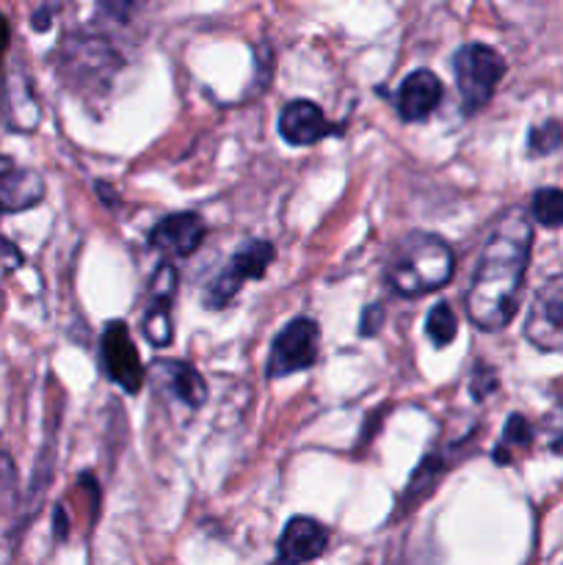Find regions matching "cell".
Instances as JSON below:
<instances>
[{
    "label": "cell",
    "instance_id": "1",
    "mask_svg": "<svg viewBox=\"0 0 563 565\" xmlns=\"http://www.w3.org/2000/svg\"><path fill=\"white\" fill-rule=\"evenodd\" d=\"M533 246V224L528 210L513 204L491 226L478 268L464 296L467 318L480 331H500L513 320L522 296L524 274Z\"/></svg>",
    "mask_w": 563,
    "mask_h": 565
},
{
    "label": "cell",
    "instance_id": "2",
    "mask_svg": "<svg viewBox=\"0 0 563 565\" xmlns=\"http://www.w3.org/2000/svg\"><path fill=\"white\" fill-rule=\"evenodd\" d=\"M456 259L450 246L431 232H408L395 243L386 263V281L403 298L428 296L453 279Z\"/></svg>",
    "mask_w": 563,
    "mask_h": 565
},
{
    "label": "cell",
    "instance_id": "3",
    "mask_svg": "<svg viewBox=\"0 0 563 565\" xmlns=\"http://www.w3.org/2000/svg\"><path fill=\"white\" fill-rule=\"evenodd\" d=\"M502 75H506V58L495 47L480 42L464 44L453 55V77H456L464 114L472 116L484 110L495 97V88Z\"/></svg>",
    "mask_w": 563,
    "mask_h": 565
},
{
    "label": "cell",
    "instance_id": "4",
    "mask_svg": "<svg viewBox=\"0 0 563 565\" xmlns=\"http://www.w3.org/2000/svg\"><path fill=\"white\" fill-rule=\"evenodd\" d=\"M276 248L268 241H248L230 257L226 268L204 287V307L224 309L248 279H263L268 265L274 263Z\"/></svg>",
    "mask_w": 563,
    "mask_h": 565
},
{
    "label": "cell",
    "instance_id": "5",
    "mask_svg": "<svg viewBox=\"0 0 563 565\" xmlns=\"http://www.w3.org/2000/svg\"><path fill=\"white\" fill-rule=\"evenodd\" d=\"M320 351V326L312 318H293L270 342L265 375L270 381L287 379L293 373L309 370L318 362Z\"/></svg>",
    "mask_w": 563,
    "mask_h": 565
},
{
    "label": "cell",
    "instance_id": "6",
    "mask_svg": "<svg viewBox=\"0 0 563 565\" xmlns=\"http://www.w3.org/2000/svg\"><path fill=\"white\" fill-rule=\"evenodd\" d=\"M99 364H103V373L121 392H127V395L141 392L147 370H144L136 342H132L130 331H127L121 320H110L103 329V337H99Z\"/></svg>",
    "mask_w": 563,
    "mask_h": 565
},
{
    "label": "cell",
    "instance_id": "7",
    "mask_svg": "<svg viewBox=\"0 0 563 565\" xmlns=\"http://www.w3.org/2000/svg\"><path fill=\"white\" fill-rule=\"evenodd\" d=\"M340 132L342 125H331L312 99H293L279 114V136L290 147H312L326 136H340Z\"/></svg>",
    "mask_w": 563,
    "mask_h": 565
},
{
    "label": "cell",
    "instance_id": "8",
    "mask_svg": "<svg viewBox=\"0 0 563 565\" xmlns=\"http://www.w3.org/2000/svg\"><path fill=\"white\" fill-rule=\"evenodd\" d=\"M204 235H208V226H204V221L196 213H171L152 226L149 246L163 254V257L182 259L191 257L202 246Z\"/></svg>",
    "mask_w": 563,
    "mask_h": 565
},
{
    "label": "cell",
    "instance_id": "9",
    "mask_svg": "<svg viewBox=\"0 0 563 565\" xmlns=\"http://www.w3.org/2000/svg\"><path fill=\"white\" fill-rule=\"evenodd\" d=\"M329 544V530L312 516H293L276 544L274 565H304L318 561Z\"/></svg>",
    "mask_w": 563,
    "mask_h": 565
},
{
    "label": "cell",
    "instance_id": "10",
    "mask_svg": "<svg viewBox=\"0 0 563 565\" xmlns=\"http://www.w3.org/2000/svg\"><path fill=\"white\" fill-rule=\"evenodd\" d=\"M528 337L539 348L563 345V276L546 281L528 318Z\"/></svg>",
    "mask_w": 563,
    "mask_h": 565
},
{
    "label": "cell",
    "instance_id": "11",
    "mask_svg": "<svg viewBox=\"0 0 563 565\" xmlns=\"http://www.w3.org/2000/svg\"><path fill=\"white\" fill-rule=\"evenodd\" d=\"M445 86L431 70H417L401 83L395 94V110L403 121H423L439 108Z\"/></svg>",
    "mask_w": 563,
    "mask_h": 565
},
{
    "label": "cell",
    "instance_id": "12",
    "mask_svg": "<svg viewBox=\"0 0 563 565\" xmlns=\"http://www.w3.org/2000/svg\"><path fill=\"white\" fill-rule=\"evenodd\" d=\"M44 199V180L33 169L0 154V210L20 213Z\"/></svg>",
    "mask_w": 563,
    "mask_h": 565
},
{
    "label": "cell",
    "instance_id": "13",
    "mask_svg": "<svg viewBox=\"0 0 563 565\" xmlns=\"http://www.w3.org/2000/svg\"><path fill=\"white\" fill-rule=\"evenodd\" d=\"M149 375L163 381L169 392H174L177 401L185 403L188 408H199L208 401V384L193 364L180 362V359H158Z\"/></svg>",
    "mask_w": 563,
    "mask_h": 565
},
{
    "label": "cell",
    "instance_id": "14",
    "mask_svg": "<svg viewBox=\"0 0 563 565\" xmlns=\"http://www.w3.org/2000/svg\"><path fill=\"white\" fill-rule=\"evenodd\" d=\"M447 467H450V461L442 456H436V452L434 456L423 458V463L417 467V472L408 478L406 491H403V497H401V511H397V516L414 511V508H417L419 502H423L425 497L436 489V483H439L442 472H445Z\"/></svg>",
    "mask_w": 563,
    "mask_h": 565
},
{
    "label": "cell",
    "instance_id": "15",
    "mask_svg": "<svg viewBox=\"0 0 563 565\" xmlns=\"http://www.w3.org/2000/svg\"><path fill=\"white\" fill-rule=\"evenodd\" d=\"M530 441H533V428H530L528 419L519 417V414H511L506 430L500 436V445L495 447V461L500 467H508L513 461L511 450H524V447H530Z\"/></svg>",
    "mask_w": 563,
    "mask_h": 565
},
{
    "label": "cell",
    "instance_id": "16",
    "mask_svg": "<svg viewBox=\"0 0 563 565\" xmlns=\"http://www.w3.org/2000/svg\"><path fill=\"white\" fill-rule=\"evenodd\" d=\"M425 334H428L431 345L434 348H447L458 334V320L456 312L450 309V303L439 301L436 307H431L428 318H425Z\"/></svg>",
    "mask_w": 563,
    "mask_h": 565
},
{
    "label": "cell",
    "instance_id": "17",
    "mask_svg": "<svg viewBox=\"0 0 563 565\" xmlns=\"http://www.w3.org/2000/svg\"><path fill=\"white\" fill-rule=\"evenodd\" d=\"M144 337L155 348L171 345V340H174V323H171L169 303H147V312H144Z\"/></svg>",
    "mask_w": 563,
    "mask_h": 565
},
{
    "label": "cell",
    "instance_id": "18",
    "mask_svg": "<svg viewBox=\"0 0 563 565\" xmlns=\"http://www.w3.org/2000/svg\"><path fill=\"white\" fill-rule=\"evenodd\" d=\"M530 213L541 226L550 230H563V191L561 188H541L533 193Z\"/></svg>",
    "mask_w": 563,
    "mask_h": 565
},
{
    "label": "cell",
    "instance_id": "19",
    "mask_svg": "<svg viewBox=\"0 0 563 565\" xmlns=\"http://www.w3.org/2000/svg\"><path fill=\"white\" fill-rule=\"evenodd\" d=\"M563 143V127L557 119H546L541 125H533L528 132V152L533 158L552 154Z\"/></svg>",
    "mask_w": 563,
    "mask_h": 565
},
{
    "label": "cell",
    "instance_id": "20",
    "mask_svg": "<svg viewBox=\"0 0 563 565\" xmlns=\"http://www.w3.org/2000/svg\"><path fill=\"white\" fill-rule=\"evenodd\" d=\"M177 292V268L171 263H160L158 270L149 279V303H169L174 301Z\"/></svg>",
    "mask_w": 563,
    "mask_h": 565
},
{
    "label": "cell",
    "instance_id": "21",
    "mask_svg": "<svg viewBox=\"0 0 563 565\" xmlns=\"http://www.w3.org/2000/svg\"><path fill=\"white\" fill-rule=\"evenodd\" d=\"M384 326V307L373 303V307L362 309V320H359V337H375Z\"/></svg>",
    "mask_w": 563,
    "mask_h": 565
},
{
    "label": "cell",
    "instance_id": "22",
    "mask_svg": "<svg viewBox=\"0 0 563 565\" xmlns=\"http://www.w3.org/2000/svg\"><path fill=\"white\" fill-rule=\"evenodd\" d=\"M9 39H11V28H9V20H6V17L0 14V61H3L6 50H9Z\"/></svg>",
    "mask_w": 563,
    "mask_h": 565
},
{
    "label": "cell",
    "instance_id": "23",
    "mask_svg": "<svg viewBox=\"0 0 563 565\" xmlns=\"http://www.w3.org/2000/svg\"><path fill=\"white\" fill-rule=\"evenodd\" d=\"M55 9H50V6H44L42 11H36V14H33V28H36V31H47L50 28V14H53Z\"/></svg>",
    "mask_w": 563,
    "mask_h": 565
},
{
    "label": "cell",
    "instance_id": "24",
    "mask_svg": "<svg viewBox=\"0 0 563 565\" xmlns=\"http://www.w3.org/2000/svg\"><path fill=\"white\" fill-rule=\"evenodd\" d=\"M552 450H555L557 456H563V434L557 436V439H555V445H552Z\"/></svg>",
    "mask_w": 563,
    "mask_h": 565
}]
</instances>
